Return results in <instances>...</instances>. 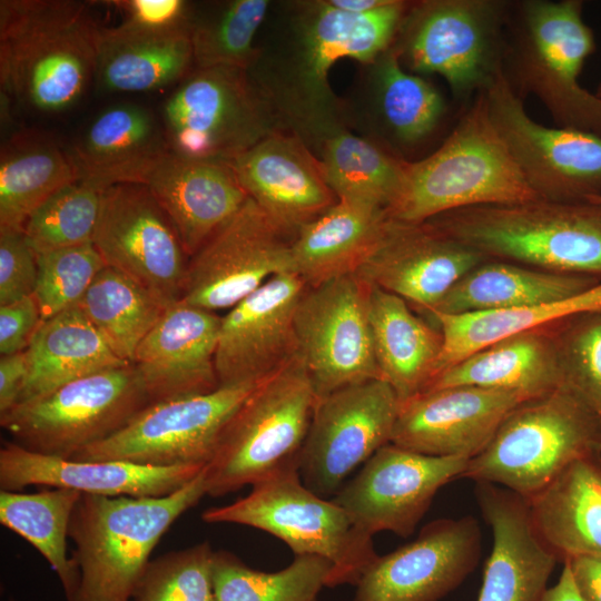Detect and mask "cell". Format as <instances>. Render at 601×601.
<instances>
[{"mask_svg": "<svg viewBox=\"0 0 601 601\" xmlns=\"http://www.w3.org/2000/svg\"><path fill=\"white\" fill-rule=\"evenodd\" d=\"M258 383L149 404L121 430L68 460L206 466L227 421Z\"/></svg>", "mask_w": 601, "mask_h": 601, "instance_id": "15", "label": "cell"}, {"mask_svg": "<svg viewBox=\"0 0 601 601\" xmlns=\"http://www.w3.org/2000/svg\"><path fill=\"white\" fill-rule=\"evenodd\" d=\"M599 309L601 283L560 302L464 314L430 313L443 336L435 376L499 341Z\"/></svg>", "mask_w": 601, "mask_h": 601, "instance_id": "38", "label": "cell"}, {"mask_svg": "<svg viewBox=\"0 0 601 601\" xmlns=\"http://www.w3.org/2000/svg\"><path fill=\"white\" fill-rule=\"evenodd\" d=\"M105 267L92 242L39 254L33 296L43 321L77 306Z\"/></svg>", "mask_w": 601, "mask_h": 601, "instance_id": "48", "label": "cell"}, {"mask_svg": "<svg viewBox=\"0 0 601 601\" xmlns=\"http://www.w3.org/2000/svg\"><path fill=\"white\" fill-rule=\"evenodd\" d=\"M486 259L601 279V205L543 198L452 210L427 221Z\"/></svg>", "mask_w": 601, "mask_h": 601, "instance_id": "5", "label": "cell"}, {"mask_svg": "<svg viewBox=\"0 0 601 601\" xmlns=\"http://www.w3.org/2000/svg\"><path fill=\"white\" fill-rule=\"evenodd\" d=\"M538 198L494 127L481 90L436 150L405 161L400 189L385 211L391 219L422 224L462 208Z\"/></svg>", "mask_w": 601, "mask_h": 601, "instance_id": "4", "label": "cell"}, {"mask_svg": "<svg viewBox=\"0 0 601 601\" xmlns=\"http://www.w3.org/2000/svg\"><path fill=\"white\" fill-rule=\"evenodd\" d=\"M582 12L581 0L510 1L500 65L512 90L539 99L556 127L601 136V98L579 80L595 50Z\"/></svg>", "mask_w": 601, "mask_h": 601, "instance_id": "3", "label": "cell"}, {"mask_svg": "<svg viewBox=\"0 0 601 601\" xmlns=\"http://www.w3.org/2000/svg\"><path fill=\"white\" fill-rule=\"evenodd\" d=\"M552 325L473 353L436 375L424 391L471 385L516 392L532 400L556 390L563 380Z\"/></svg>", "mask_w": 601, "mask_h": 601, "instance_id": "34", "label": "cell"}, {"mask_svg": "<svg viewBox=\"0 0 601 601\" xmlns=\"http://www.w3.org/2000/svg\"><path fill=\"white\" fill-rule=\"evenodd\" d=\"M595 95L601 98V83L598 87Z\"/></svg>", "mask_w": 601, "mask_h": 601, "instance_id": "57", "label": "cell"}, {"mask_svg": "<svg viewBox=\"0 0 601 601\" xmlns=\"http://www.w3.org/2000/svg\"><path fill=\"white\" fill-rule=\"evenodd\" d=\"M204 495L205 469L165 496L81 493L69 525L79 571L71 601H130L154 548Z\"/></svg>", "mask_w": 601, "mask_h": 601, "instance_id": "6", "label": "cell"}, {"mask_svg": "<svg viewBox=\"0 0 601 601\" xmlns=\"http://www.w3.org/2000/svg\"><path fill=\"white\" fill-rule=\"evenodd\" d=\"M390 0H328V2L346 12L367 13L385 6Z\"/></svg>", "mask_w": 601, "mask_h": 601, "instance_id": "55", "label": "cell"}, {"mask_svg": "<svg viewBox=\"0 0 601 601\" xmlns=\"http://www.w3.org/2000/svg\"><path fill=\"white\" fill-rule=\"evenodd\" d=\"M368 317L381 378L401 402L423 392L436 374L440 329L415 315L402 297L372 285Z\"/></svg>", "mask_w": 601, "mask_h": 601, "instance_id": "35", "label": "cell"}, {"mask_svg": "<svg viewBox=\"0 0 601 601\" xmlns=\"http://www.w3.org/2000/svg\"><path fill=\"white\" fill-rule=\"evenodd\" d=\"M587 201H592L601 205V195L590 197Z\"/></svg>", "mask_w": 601, "mask_h": 601, "instance_id": "56", "label": "cell"}, {"mask_svg": "<svg viewBox=\"0 0 601 601\" xmlns=\"http://www.w3.org/2000/svg\"><path fill=\"white\" fill-rule=\"evenodd\" d=\"M564 563L582 600L601 601V558L578 556Z\"/></svg>", "mask_w": 601, "mask_h": 601, "instance_id": "53", "label": "cell"}, {"mask_svg": "<svg viewBox=\"0 0 601 601\" xmlns=\"http://www.w3.org/2000/svg\"><path fill=\"white\" fill-rule=\"evenodd\" d=\"M43 322L35 296L0 306V354L11 355L28 348Z\"/></svg>", "mask_w": 601, "mask_h": 601, "instance_id": "51", "label": "cell"}, {"mask_svg": "<svg viewBox=\"0 0 601 601\" xmlns=\"http://www.w3.org/2000/svg\"><path fill=\"white\" fill-rule=\"evenodd\" d=\"M365 66L367 138L404 158V151L416 148L437 130L447 104L433 83L403 67L394 45Z\"/></svg>", "mask_w": 601, "mask_h": 601, "instance_id": "29", "label": "cell"}, {"mask_svg": "<svg viewBox=\"0 0 601 601\" xmlns=\"http://www.w3.org/2000/svg\"><path fill=\"white\" fill-rule=\"evenodd\" d=\"M484 260L485 257L427 223L388 218L378 242L355 274L427 313Z\"/></svg>", "mask_w": 601, "mask_h": 601, "instance_id": "23", "label": "cell"}, {"mask_svg": "<svg viewBox=\"0 0 601 601\" xmlns=\"http://www.w3.org/2000/svg\"><path fill=\"white\" fill-rule=\"evenodd\" d=\"M125 13L126 23L146 29H174L191 24L190 4L181 0L111 1Z\"/></svg>", "mask_w": 601, "mask_h": 601, "instance_id": "50", "label": "cell"}, {"mask_svg": "<svg viewBox=\"0 0 601 601\" xmlns=\"http://www.w3.org/2000/svg\"><path fill=\"white\" fill-rule=\"evenodd\" d=\"M169 151L161 121L145 107L122 104L100 112L70 154L79 179L105 190L142 184Z\"/></svg>", "mask_w": 601, "mask_h": 601, "instance_id": "30", "label": "cell"}, {"mask_svg": "<svg viewBox=\"0 0 601 601\" xmlns=\"http://www.w3.org/2000/svg\"><path fill=\"white\" fill-rule=\"evenodd\" d=\"M510 1L410 2L394 47L415 75H439L460 100H472L501 62Z\"/></svg>", "mask_w": 601, "mask_h": 601, "instance_id": "11", "label": "cell"}, {"mask_svg": "<svg viewBox=\"0 0 601 601\" xmlns=\"http://www.w3.org/2000/svg\"><path fill=\"white\" fill-rule=\"evenodd\" d=\"M150 401L132 363L69 382L0 416L18 445L71 459L127 425Z\"/></svg>", "mask_w": 601, "mask_h": 601, "instance_id": "12", "label": "cell"}, {"mask_svg": "<svg viewBox=\"0 0 601 601\" xmlns=\"http://www.w3.org/2000/svg\"><path fill=\"white\" fill-rule=\"evenodd\" d=\"M601 279L486 259L466 273L430 313L464 314L564 300Z\"/></svg>", "mask_w": 601, "mask_h": 601, "instance_id": "36", "label": "cell"}, {"mask_svg": "<svg viewBox=\"0 0 601 601\" xmlns=\"http://www.w3.org/2000/svg\"><path fill=\"white\" fill-rule=\"evenodd\" d=\"M161 124L171 152L229 164L287 128L248 70L224 66L188 73L165 101Z\"/></svg>", "mask_w": 601, "mask_h": 601, "instance_id": "10", "label": "cell"}, {"mask_svg": "<svg viewBox=\"0 0 601 601\" xmlns=\"http://www.w3.org/2000/svg\"><path fill=\"white\" fill-rule=\"evenodd\" d=\"M269 7L267 0H233L219 4L210 13L194 14L190 38L196 67L249 70L259 56L254 39Z\"/></svg>", "mask_w": 601, "mask_h": 601, "instance_id": "44", "label": "cell"}, {"mask_svg": "<svg viewBox=\"0 0 601 601\" xmlns=\"http://www.w3.org/2000/svg\"><path fill=\"white\" fill-rule=\"evenodd\" d=\"M26 354L28 377L19 403L87 375L130 364L110 349L77 306L43 321Z\"/></svg>", "mask_w": 601, "mask_h": 601, "instance_id": "37", "label": "cell"}, {"mask_svg": "<svg viewBox=\"0 0 601 601\" xmlns=\"http://www.w3.org/2000/svg\"><path fill=\"white\" fill-rule=\"evenodd\" d=\"M551 327L563 385L601 420V309L572 315Z\"/></svg>", "mask_w": 601, "mask_h": 601, "instance_id": "46", "label": "cell"}, {"mask_svg": "<svg viewBox=\"0 0 601 601\" xmlns=\"http://www.w3.org/2000/svg\"><path fill=\"white\" fill-rule=\"evenodd\" d=\"M77 307L127 363L132 362L138 345L167 308L142 286L108 266L96 276Z\"/></svg>", "mask_w": 601, "mask_h": 601, "instance_id": "42", "label": "cell"}, {"mask_svg": "<svg viewBox=\"0 0 601 601\" xmlns=\"http://www.w3.org/2000/svg\"><path fill=\"white\" fill-rule=\"evenodd\" d=\"M314 145V154L337 199L386 210L400 189L407 159L353 134L346 126L329 129Z\"/></svg>", "mask_w": 601, "mask_h": 601, "instance_id": "40", "label": "cell"}, {"mask_svg": "<svg viewBox=\"0 0 601 601\" xmlns=\"http://www.w3.org/2000/svg\"><path fill=\"white\" fill-rule=\"evenodd\" d=\"M221 317L183 300L168 306L132 364L150 404L219 388L215 355Z\"/></svg>", "mask_w": 601, "mask_h": 601, "instance_id": "25", "label": "cell"}, {"mask_svg": "<svg viewBox=\"0 0 601 601\" xmlns=\"http://www.w3.org/2000/svg\"><path fill=\"white\" fill-rule=\"evenodd\" d=\"M482 549L472 515L437 519L417 538L377 556L358 583L353 601H440L476 568Z\"/></svg>", "mask_w": 601, "mask_h": 601, "instance_id": "20", "label": "cell"}, {"mask_svg": "<svg viewBox=\"0 0 601 601\" xmlns=\"http://www.w3.org/2000/svg\"><path fill=\"white\" fill-rule=\"evenodd\" d=\"M316 395L299 356L260 381L224 426L205 467L206 494L223 496L298 466Z\"/></svg>", "mask_w": 601, "mask_h": 601, "instance_id": "8", "label": "cell"}, {"mask_svg": "<svg viewBox=\"0 0 601 601\" xmlns=\"http://www.w3.org/2000/svg\"><path fill=\"white\" fill-rule=\"evenodd\" d=\"M204 469L125 461H75L4 442L0 450V489L21 491L29 485H40L107 496H165L186 485Z\"/></svg>", "mask_w": 601, "mask_h": 601, "instance_id": "26", "label": "cell"}, {"mask_svg": "<svg viewBox=\"0 0 601 601\" xmlns=\"http://www.w3.org/2000/svg\"><path fill=\"white\" fill-rule=\"evenodd\" d=\"M400 406L382 378L317 398L298 459L303 483L323 497L335 495L357 466L391 443Z\"/></svg>", "mask_w": 601, "mask_h": 601, "instance_id": "16", "label": "cell"}, {"mask_svg": "<svg viewBox=\"0 0 601 601\" xmlns=\"http://www.w3.org/2000/svg\"><path fill=\"white\" fill-rule=\"evenodd\" d=\"M38 255L22 229L0 226V306L32 296Z\"/></svg>", "mask_w": 601, "mask_h": 601, "instance_id": "49", "label": "cell"}, {"mask_svg": "<svg viewBox=\"0 0 601 601\" xmlns=\"http://www.w3.org/2000/svg\"><path fill=\"white\" fill-rule=\"evenodd\" d=\"M11 601H16V600H11Z\"/></svg>", "mask_w": 601, "mask_h": 601, "instance_id": "58", "label": "cell"}, {"mask_svg": "<svg viewBox=\"0 0 601 601\" xmlns=\"http://www.w3.org/2000/svg\"><path fill=\"white\" fill-rule=\"evenodd\" d=\"M371 285L357 274L307 287L295 312L297 355L316 400L381 378L368 317Z\"/></svg>", "mask_w": 601, "mask_h": 601, "instance_id": "14", "label": "cell"}, {"mask_svg": "<svg viewBox=\"0 0 601 601\" xmlns=\"http://www.w3.org/2000/svg\"><path fill=\"white\" fill-rule=\"evenodd\" d=\"M92 244L106 266L135 280L166 307L181 300L189 258L145 185L117 184L102 191Z\"/></svg>", "mask_w": 601, "mask_h": 601, "instance_id": "17", "label": "cell"}, {"mask_svg": "<svg viewBox=\"0 0 601 601\" xmlns=\"http://www.w3.org/2000/svg\"><path fill=\"white\" fill-rule=\"evenodd\" d=\"M332 569L328 560L304 554L277 572H264L229 551H214L215 601H316Z\"/></svg>", "mask_w": 601, "mask_h": 601, "instance_id": "43", "label": "cell"}, {"mask_svg": "<svg viewBox=\"0 0 601 601\" xmlns=\"http://www.w3.org/2000/svg\"><path fill=\"white\" fill-rule=\"evenodd\" d=\"M475 484L493 535L476 601H540L558 560L536 535L526 500L499 485Z\"/></svg>", "mask_w": 601, "mask_h": 601, "instance_id": "27", "label": "cell"}, {"mask_svg": "<svg viewBox=\"0 0 601 601\" xmlns=\"http://www.w3.org/2000/svg\"><path fill=\"white\" fill-rule=\"evenodd\" d=\"M191 24L146 29L126 22L100 28L95 78L107 91L141 92L187 76L194 62Z\"/></svg>", "mask_w": 601, "mask_h": 601, "instance_id": "32", "label": "cell"}, {"mask_svg": "<svg viewBox=\"0 0 601 601\" xmlns=\"http://www.w3.org/2000/svg\"><path fill=\"white\" fill-rule=\"evenodd\" d=\"M526 502L536 535L558 562L601 558V452L572 462Z\"/></svg>", "mask_w": 601, "mask_h": 601, "instance_id": "31", "label": "cell"}, {"mask_svg": "<svg viewBox=\"0 0 601 601\" xmlns=\"http://www.w3.org/2000/svg\"><path fill=\"white\" fill-rule=\"evenodd\" d=\"M387 219L381 207L338 199L294 234V272L307 287L355 274L378 242Z\"/></svg>", "mask_w": 601, "mask_h": 601, "instance_id": "33", "label": "cell"}, {"mask_svg": "<svg viewBox=\"0 0 601 601\" xmlns=\"http://www.w3.org/2000/svg\"><path fill=\"white\" fill-rule=\"evenodd\" d=\"M99 31L85 2L1 0L2 97L38 112L73 106L95 78Z\"/></svg>", "mask_w": 601, "mask_h": 601, "instance_id": "2", "label": "cell"}, {"mask_svg": "<svg viewBox=\"0 0 601 601\" xmlns=\"http://www.w3.org/2000/svg\"><path fill=\"white\" fill-rule=\"evenodd\" d=\"M207 523H234L265 531L285 542L295 555L328 560L327 588L358 583L378 556L373 536L359 530L333 500L309 490L298 466L284 467L252 485L250 492L201 514Z\"/></svg>", "mask_w": 601, "mask_h": 601, "instance_id": "9", "label": "cell"}, {"mask_svg": "<svg viewBox=\"0 0 601 601\" xmlns=\"http://www.w3.org/2000/svg\"><path fill=\"white\" fill-rule=\"evenodd\" d=\"M469 460L382 446L332 499L362 531L410 536L437 491L461 479Z\"/></svg>", "mask_w": 601, "mask_h": 601, "instance_id": "19", "label": "cell"}, {"mask_svg": "<svg viewBox=\"0 0 601 601\" xmlns=\"http://www.w3.org/2000/svg\"><path fill=\"white\" fill-rule=\"evenodd\" d=\"M525 401L516 392L471 385L423 391L401 402L391 443L425 455L471 460Z\"/></svg>", "mask_w": 601, "mask_h": 601, "instance_id": "22", "label": "cell"}, {"mask_svg": "<svg viewBox=\"0 0 601 601\" xmlns=\"http://www.w3.org/2000/svg\"><path fill=\"white\" fill-rule=\"evenodd\" d=\"M482 92L494 127L540 198L587 201L601 195L600 135L533 120L501 65Z\"/></svg>", "mask_w": 601, "mask_h": 601, "instance_id": "13", "label": "cell"}, {"mask_svg": "<svg viewBox=\"0 0 601 601\" xmlns=\"http://www.w3.org/2000/svg\"><path fill=\"white\" fill-rule=\"evenodd\" d=\"M79 179L70 152L49 138L21 134L0 157V226L22 229L31 214Z\"/></svg>", "mask_w": 601, "mask_h": 601, "instance_id": "39", "label": "cell"}, {"mask_svg": "<svg viewBox=\"0 0 601 601\" xmlns=\"http://www.w3.org/2000/svg\"><path fill=\"white\" fill-rule=\"evenodd\" d=\"M306 288L296 273L275 275L221 317L215 355L219 387L256 384L297 356L294 318Z\"/></svg>", "mask_w": 601, "mask_h": 601, "instance_id": "21", "label": "cell"}, {"mask_svg": "<svg viewBox=\"0 0 601 601\" xmlns=\"http://www.w3.org/2000/svg\"><path fill=\"white\" fill-rule=\"evenodd\" d=\"M81 493L65 487H45L36 493L0 490V523L29 542L50 564L71 601L79 571L67 556L72 512Z\"/></svg>", "mask_w": 601, "mask_h": 601, "instance_id": "41", "label": "cell"}, {"mask_svg": "<svg viewBox=\"0 0 601 601\" xmlns=\"http://www.w3.org/2000/svg\"><path fill=\"white\" fill-rule=\"evenodd\" d=\"M142 185L170 219L188 258L248 198L229 162L189 159L171 151L157 162Z\"/></svg>", "mask_w": 601, "mask_h": 601, "instance_id": "28", "label": "cell"}, {"mask_svg": "<svg viewBox=\"0 0 601 601\" xmlns=\"http://www.w3.org/2000/svg\"><path fill=\"white\" fill-rule=\"evenodd\" d=\"M601 452V420L564 385L516 406L461 479L505 487L525 500L572 462Z\"/></svg>", "mask_w": 601, "mask_h": 601, "instance_id": "7", "label": "cell"}, {"mask_svg": "<svg viewBox=\"0 0 601 601\" xmlns=\"http://www.w3.org/2000/svg\"><path fill=\"white\" fill-rule=\"evenodd\" d=\"M410 2L390 0L351 13L327 1L288 4L274 37L248 70L284 125L309 145L335 126H346L344 105L328 76L341 59L368 65L394 42Z\"/></svg>", "mask_w": 601, "mask_h": 601, "instance_id": "1", "label": "cell"}, {"mask_svg": "<svg viewBox=\"0 0 601 601\" xmlns=\"http://www.w3.org/2000/svg\"><path fill=\"white\" fill-rule=\"evenodd\" d=\"M209 542L150 560L130 601H215Z\"/></svg>", "mask_w": 601, "mask_h": 601, "instance_id": "47", "label": "cell"}, {"mask_svg": "<svg viewBox=\"0 0 601 601\" xmlns=\"http://www.w3.org/2000/svg\"><path fill=\"white\" fill-rule=\"evenodd\" d=\"M102 191L78 179L39 206L22 228L37 255L92 242Z\"/></svg>", "mask_w": 601, "mask_h": 601, "instance_id": "45", "label": "cell"}, {"mask_svg": "<svg viewBox=\"0 0 601 601\" xmlns=\"http://www.w3.org/2000/svg\"><path fill=\"white\" fill-rule=\"evenodd\" d=\"M292 238L248 197L189 258L181 300L213 313L229 311L273 276L295 273Z\"/></svg>", "mask_w": 601, "mask_h": 601, "instance_id": "18", "label": "cell"}, {"mask_svg": "<svg viewBox=\"0 0 601 601\" xmlns=\"http://www.w3.org/2000/svg\"><path fill=\"white\" fill-rule=\"evenodd\" d=\"M230 165L248 197L293 236L338 200L316 155L288 128L272 132Z\"/></svg>", "mask_w": 601, "mask_h": 601, "instance_id": "24", "label": "cell"}, {"mask_svg": "<svg viewBox=\"0 0 601 601\" xmlns=\"http://www.w3.org/2000/svg\"><path fill=\"white\" fill-rule=\"evenodd\" d=\"M28 377L26 351L0 357V416L20 401Z\"/></svg>", "mask_w": 601, "mask_h": 601, "instance_id": "52", "label": "cell"}, {"mask_svg": "<svg viewBox=\"0 0 601 601\" xmlns=\"http://www.w3.org/2000/svg\"><path fill=\"white\" fill-rule=\"evenodd\" d=\"M540 601H583L574 585L566 563H563L558 582L548 588Z\"/></svg>", "mask_w": 601, "mask_h": 601, "instance_id": "54", "label": "cell"}]
</instances>
